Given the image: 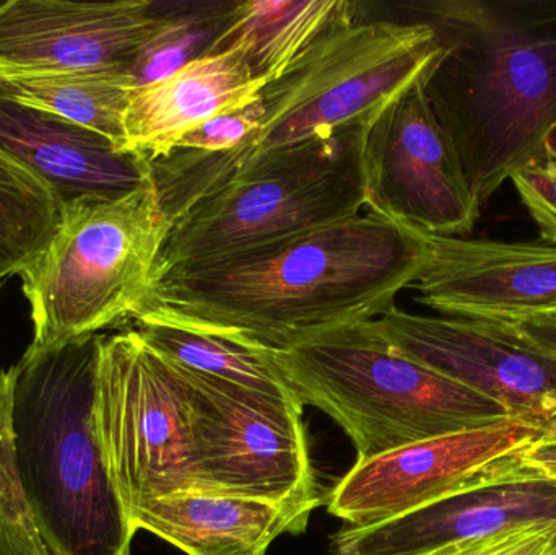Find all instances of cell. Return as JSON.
I'll list each match as a JSON object with an SVG mask.
<instances>
[{
	"label": "cell",
	"instance_id": "obj_5",
	"mask_svg": "<svg viewBox=\"0 0 556 555\" xmlns=\"http://www.w3.org/2000/svg\"><path fill=\"white\" fill-rule=\"evenodd\" d=\"M153 179L134 191L61 202L58 224L18 274L42 351L136 319L168 237Z\"/></svg>",
	"mask_w": 556,
	"mask_h": 555
},
{
	"label": "cell",
	"instance_id": "obj_11",
	"mask_svg": "<svg viewBox=\"0 0 556 555\" xmlns=\"http://www.w3.org/2000/svg\"><path fill=\"white\" fill-rule=\"evenodd\" d=\"M424 80L395 98L366 129L368 209L425 234L466 237L482 207L431 110Z\"/></svg>",
	"mask_w": 556,
	"mask_h": 555
},
{
	"label": "cell",
	"instance_id": "obj_24",
	"mask_svg": "<svg viewBox=\"0 0 556 555\" xmlns=\"http://www.w3.org/2000/svg\"><path fill=\"white\" fill-rule=\"evenodd\" d=\"M0 555H51L33 517L16 463L12 384L0 374Z\"/></svg>",
	"mask_w": 556,
	"mask_h": 555
},
{
	"label": "cell",
	"instance_id": "obj_8",
	"mask_svg": "<svg viewBox=\"0 0 556 555\" xmlns=\"http://www.w3.org/2000/svg\"><path fill=\"white\" fill-rule=\"evenodd\" d=\"M94 417L129 520L156 499L199 491L188 384L136 329L101 336Z\"/></svg>",
	"mask_w": 556,
	"mask_h": 555
},
{
	"label": "cell",
	"instance_id": "obj_18",
	"mask_svg": "<svg viewBox=\"0 0 556 555\" xmlns=\"http://www.w3.org/2000/svg\"><path fill=\"white\" fill-rule=\"evenodd\" d=\"M309 517L260 499L194 491L143 505L130 524L188 555H266L281 534L303 533Z\"/></svg>",
	"mask_w": 556,
	"mask_h": 555
},
{
	"label": "cell",
	"instance_id": "obj_16",
	"mask_svg": "<svg viewBox=\"0 0 556 555\" xmlns=\"http://www.w3.org/2000/svg\"><path fill=\"white\" fill-rule=\"evenodd\" d=\"M0 150L41 178L61 202L123 194L152 179L146 156L119 152L106 137L18 103L2 90Z\"/></svg>",
	"mask_w": 556,
	"mask_h": 555
},
{
	"label": "cell",
	"instance_id": "obj_13",
	"mask_svg": "<svg viewBox=\"0 0 556 555\" xmlns=\"http://www.w3.org/2000/svg\"><path fill=\"white\" fill-rule=\"evenodd\" d=\"M427 261L410 287L444 318L516 321L556 310V247L425 234Z\"/></svg>",
	"mask_w": 556,
	"mask_h": 555
},
{
	"label": "cell",
	"instance_id": "obj_3",
	"mask_svg": "<svg viewBox=\"0 0 556 555\" xmlns=\"http://www.w3.org/2000/svg\"><path fill=\"white\" fill-rule=\"evenodd\" d=\"M101 336L28 348L7 370L16 463L51 555H130L137 533L98 437Z\"/></svg>",
	"mask_w": 556,
	"mask_h": 555
},
{
	"label": "cell",
	"instance_id": "obj_6",
	"mask_svg": "<svg viewBox=\"0 0 556 555\" xmlns=\"http://www.w3.org/2000/svg\"><path fill=\"white\" fill-rule=\"evenodd\" d=\"M269 357L303 406L317 407L345 430L356 459L509 417L490 398L389 348L368 323Z\"/></svg>",
	"mask_w": 556,
	"mask_h": 555
},
{
	"label": "cell",
	"instance_id": "obj_21",
	"mask_svg": "<svg viewBox=\"0 0 556 555\" xmlns=\"http://www.w3.org/2000/svg\"><path fill=\"white\" fill-rule=\"evenodd\" d=\"M136 325L137 328L134 329L139 332L142 341L159 357L175 367L225 383L237 384L264 396L300 403L287 381L274 367L269 352L224 336L192 331L179 326L163 323Z\"/></svg>",
	"mask_w": 556,
	"mask_h": 555
},
{
	"label": "cell",
	"instance_id": "obj_23",
	"mask_svg": "<svg viewBox=\"0 0 556 555\" xmlns=\"http://www.w3.org/2000/svg\"><path fill=\"white\" fill-rule=\"evenodd\" d=\"M238 2L205 0L165 13V20L140 46L129 65L134 90L149 87L211 54L233 18Z\"/></svg>",
	"mask_w": 556,
	"mask_h": 555
},
{
	"label": "cell",
	"instance_id": "obj_26",
	"mask_svg": "<svg viewBox=\"0 0 556 555\" xmlns=\"http://www.w3.org/2000/svg\"><path fill=\"white\" fill-rule=\"evenodd\" d=\"M263 119L261 100L244 110L228 111L202 121L176 143V150L202 153H224L237 149L251 134L256 133ZM169 155V153H168Z\"/></svg>",
	"mask_w": 556,
	"mask_h": 555
},
{
	"label": "cell",
	"instance_id": "obj_15",
	"mask_svg": "<svg viewBox=\"0 0 556 555\" xmlns=\"http://www.w3.org/2000/svg\"><path fill=\"white\" fill-rule=\"evenodd\" d=\"M556 524V485L525 472L485 482L420 510L333 534L332 555H415L531 524Z\"/></svg>",
	"mask_w": 556,
	"mask_h": 555
},
{
	"label": "cell",
	"instance_id": "obj_10",
	"mask_svg": "<svg viewBox=\"0 0 556 555\" xmlns=\"http://www.w3.org/2000/svg\"><path fill=\"white\" fill-rule=\"evenodd\" d=\"M547 436L519 419L408 443L353 468L327 494V512L349 527H372L485 482L522 472V450Z\"/></svg>",
	"mask_w": 556,
	"mask_h": 555
},
{
	"label": "cell",
	"instance_id": "obj_19",
	"mask_svg": "<svg viewBox=\"0 0 556 555\" xmlns=\"http://www.w3.org/2000/svg\"><path fill=\"white\" fill-rule=\"evenodd\" d=\"M358 3L350 0H248L238 2L233 18L212 52L238 46L254 75L278 80L320 39L356 22Z\"/></svg>",
	"mask_w": 556,
	"mask_h": 555
},
{
	"label": "cell",
	"instance_id": "obj_1",
	"mask_svg": "<svg viewBox=\"0 0 556 555\" xmlns=\"http://www.w3.org/2000/svg\"><path fill=\"white\" fill-rule=\"evenodd\" d=\"M427 261L425 231L366 209L269 247L160 274L136 323L211 332L266 352L381 318Z\"/></svg>",
	"mask_w": 556,
	"mask_h": 555
},
{
	"label": "cell",
	"instance_id": "obj_29",
	"mask_svg": "<svg viewBox=\"0 0 556 555\" xmlns=\"http://www.w3.org/2000/svg\"><path fill=\"white\" fill-rule=\"evenodd\" d=\"M519 466L529 478L556 485V437H542L522 450Z\"/></svg>",
	"mask_w": 556,
	"mask_h": 555
},
{
	"label": "cell",
	"instance_id": "obj_4",
	"mask_svg": "<svg viewBox=\"0 0 556 555\" xmlns=\"http://www.w3.org/2000/svg\"><path fill=\"white\" fill-rule=\"evenodd\" d=\"M440 54L437 33L418 20H356L336 29L264 88L260 129L241 146L224 153L189 152L192 191L204 201L273 153L368 127Z\"/></svg>",
	"mask_w": 556,
	"mask_h": 555
},
{
	"label": "cell",
	"instance_id": "obj_20",
	"mask_svg": "<svg viewBox=\"0 0 556 555\" xmlns=\"http://www.w3.org/2000/svg\"><path fill=\"white\" fill-rule=\"evenodd\" d=\"M0 90L26 106L124 142V117L134 91L127 68L80 72L0 71Z\"/></svg>",
	"mask_w": 556,
	"mask_h": 555
},
{
	"label": "cell",
	"instance_id": "obj_27",
	"mask_svg": "<svg viewBox=\"0 0 556 555\" xmlns=\"http://www.w3.org/2000/svg\"><path fill=\"white\" fill-rule=\"evenodd\" d=\"M509 181L538 225L541 241L556 247V163L522 169Z\"/></svg>",
	"mask_w": 556,
	"mask_h": 555
},
{
	"label": "cell",
	"instance_id": "obj_31",
	"mask_svg": "<svg viewBox=\"0 0 556 555\" xmlns=\"http://www.w3.org/2000/svg\"><path fill=\"white\" fill-rule=\"evenodd\" d=\"M0 282H2V280H0Z\"/></svg>",
	"mask_w": 556,
	"mask_h": 555
},
{
	"label": "cell",
	"instance_id": "obj_12",
	"mask_svg": "<svg viewBox=\"0 0 556 555\" xmlns=\"http://www.w3.org/2000/svg\"><path fill=\"white\" fill-rule=\"evenodd\" d=\"M369 329L404 357L505 407L556 437V357L498 325L392 308Z\"/></svg>",
	"mask_w": 556,
	"mask_h": 555
},
{
	"label": "cell",
	"instance_id": "obj_30",
	"mask_svg": "<svg viewBox=\"0 0 556 555\" xmlns=\"http://www.w3.org/2000/svg\"><path fill=\"white\" fill-rule=\"evenodd\" d=\"M532 318H535V316H532ZM541 318L555 319L556 321V310L551 313H545V315H541Z\"/></svg>",
	"mask_w": 556,
	"mask_h": 555
},
{
	"label": "cell",
	"instance_id": "obj_17",
	"mask_svg": "<svg viewBox=\"0 0 556 555\" xmlns=\"http://www.w3.org/2000/svg\"><path fill=\"white\" fill-rule=\"evenodd\" d=\"M269 81L257 78L238 46L211 52L169 77L136 88L124 117L121 152L156 160L202 121L257 103Z\"/></svg>",
	"mask_w": 556,
	"mask_h": 555
},
{
	"label": "cell",
	"instance_id": "obj_25",
	"mask_svg": "<svg viewBox=\"0 0 556 555\" xmlns=\"http://www.w3.org/2000/svg\"><path fill=\"white\" fill-rule=\"evenodd\" d=\"M415 555H556V524H531Z\"/></svg>",
	"mask_w": 556,
	"mask_h": 555
},
{
	"label": "cell",
	"instance_id": "obj_22",
	"mask_svg": "<svg viewBox=\"0 0 556 555\" xmlns=\"http://www.w3.org/2000/svg\"><path fill=\"white\" fill-rule=\"evenodd\" d=\"M59 201L41 178L0 150V280L18 276L51 237Z\"/></svg>",
	"mask_w": 556,
	"mask_h": 555
},
{
	"label": "cell",
	"instance_id": "obj_9",
	"mask_svg": "<svg viewBox=\"0 0 556 555\" xmlns=\"http://www.w3.org/2000/svg\"><path fill=\"white\" fill-rule=\"evenodd\" d=\"M172 367L191 396L199 491L309 514L323 504L300 403Z\"/></svg>",
	"mask_w": 556,
	"mask_h": 555
},
{
	"label": "cell",
	"instance_id": "obj_14",
	"mask_svg": "<svg viewBox=\"0 0 556 555\" xmlns=\"http://www.w3.org/2000/svg\"><path fill=\"white\" fill-rule=\"evenodd\" d=\"M165 13L152 0L0 2V71H129Z\"/></svg>",
	"mask_w": 556,
	"mask_h": 555
},
{
	"label": "cell",
	"instance_id": "obj_28",
	"mask_svg": "<svg viewBox=\"0 0 556 555\" xmlns=\"http://www.w3.org/2000/svg\"><path fill=\"white\" fill-rule=\"evenodd\" d=\"M489 323V321H485ZM498 325L505 331L511 332L516 338L525 341L526 344L539 349V351L547 352V354L556 357V321L555 319L525 318L516 319V321H498Z\"/></svg>",
	"mask_w": 556,
	"mask_h": 555
},
{
	"label": "cell",
	"instance_id": "obj_2",
	"mask_svg": "<svg viewBox=\"0 0 556 555\" xmlns=\"http://www.w3.org/2000/svg\"><path fill=\"white\" fill-rule=\"evenodd\" d=\"M441 54L425 93L480 207L506 179L556 163V0H414Z\"/></svg>",
	"mask_w": 556,
	"mask_h": 555
},
{
	"label": "cell",
	"instance_id": "obj_7",
	"mask_svg": "<svg viewBox=\"0 0 556 555\" xmlns=\"http://www.w3.org/2000/svg\"><path fill=\"white\" fill-rule=\"evenodd\" d=\"M368 127L316 137L254 163L169 228L156 277L319 230L368 209Z\"/></svg>",
	"mask_w": 556,
	"mask_h": 555
}]
</instances>
